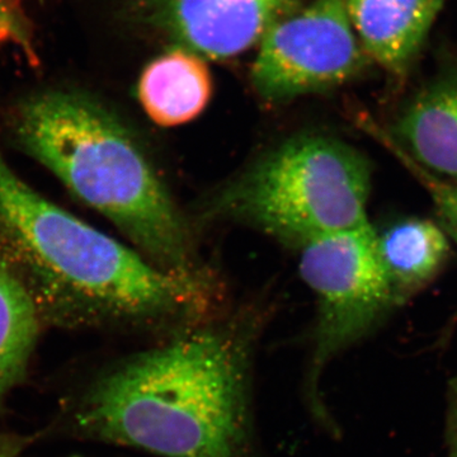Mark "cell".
<instances>
[{"label": "cell", "instance_id": "obj_4", "mask_svg": "<svg viewBox=\"0 0 457 457\" xmlns=\"http://www.w3.org/2000/svg\"><path fill=\"white\" fill-rule=\"evenodd\" d=\"M371 167L356 147L326 134L290 137L219 188L206 215L249 225L296 245L370 227Z\"/></svg>", "mask_w": 457, "mask_h": 457}, {"label": "cell", "instance_id": "obj_9", "mask_svg": "<svg viewBox=\"0 0 457 457\" xmlns=\"http://www.w3.org/2000/svg\"><path fill=\"white\" fill-rule=\"evenodd\" d=\"M137 97L147 117L162 128L196 120L212 97V77L203 56L185 47L167 51L146 65Z\"/></svg>", "mask_w": 457, "mask_h": 457}, {"label": "cell", "instance_id": "obj_5", "mask_svg": "<svg viewBox=\"0 0 457 457\" xmlns=\"http://www.w3.org/2000/svg\"><path fill=\"white\" fill-rule=\"evenodd\" d=\"M300 275L315 295L317 321L306 371V402L329 426L320 378L328 363L368 335L395 305L370 227L318 237L300 246Z\"/></svg>", "mask_w": 457, "mask_h": 457}, {"label": "cell", "instance_id": "obj_7", "mask_svg": "<svg viewBox=\"0 0 457 457\" xmlns=\"http://www.w3.org/2000/svg\"><path fill=\"white\" fill-rule=\"evenodd\" d=\"M299 0H144L149 17L200 56L225 59L262 41Z\"/></svg>", "mask_w": 457, "mask_h": 457}, {"label": "cell", "instance_id": "obj_8", "mask_svg": "<svg viewBox=\"0 0 457 457\" xmlns=\"http://www.w3.org/2000/svg\"><path fill=\"white\" fill-rule=\"evenodd\" d=\"M345 4L368 59L403 78L425 46L444 0H345Z\"/></svg>", "mask_w": 457, "mask_h": 457}, {"label": "cell", "instance_id": "obj_3", "mask_svg": "<svg viewBox=\"0 0 457 457\" xmlns=\"http://www.w3.org/2000/svg\"><path fill=\"white\" fill-rule=\"evenodd\" d=\"M23 152L125 234L141 254L182 275L204 272L189 225L140 141L79 93L54 90L23 102L12 120Z\"/></svg>", "mask_w": 457, "mask_h": 457}, {"label": "cell", "instance_id": "obj_2", "mask_svg": "<svg viewBox=\"0 0 457 457\" xmlns=\"http://www.w3.org/2000/svg\"><path fill=\"white\" fill-rule=\"evenodd\" d=\"M0 260L41 321L183 329L209 320L215 286L182 275L41 196L0 150Z\"/></svg>", "mask_w": 457, "mask_h": 457}, {"label": "cell", "instance_id": "obj_10", "mask_svg": "<svg viewBox=\"0 0 457 457\" xmlns=\"http://www.w3.org/2000/svg\"><path fill=\"white\" fill-rule=\"evenodd\" d=\"M375 246L394 302L402 305L437 278L449 260L451 240L438 222L411 218L375 231Z\"/></svg>", "mask_w": 457, "mask_h": 457}, {"label": "cell", "instance_id": "obj_13", "mask_svg": "<svg viewBox=\"0 0 457 457\" xmlns=\"http://www.w3.org/2000/svg\"><path fill=\"white\" fill-rule=\"evenodd\" d=\"M370 134L378 143L383 144L387 150L400 162V164L420 182L425 188L429 198H431L436 213H437L438 224L444 228L449 236L451 242L457 245V182L441 179L420 167L411 155L399 145L398 141L394 139L389 131L371 126L369 129Z\"/></svg>", "mask_w": 457, "mask_h": 457}, {"label": "cell", "instance_id": "obj_14", "mask_svg": "<svg viewBox=\"0 0 457 457\" xmlns=\"http://www.w3.org/2000/svg\"><path fill=\"white\" fill-rule=\"evenodd\" d=\"M0 41L25 44L22 27L9 0H0Z\"/></svg>", "mask_w": 457, "mask_h": 457}, {"label": "cell", "instance_id": "obj_15", "mask_svg": "<svg viewBox=\"0 0 457 457\" xmlns=\"http://www.w3.org/2000/svg\"><path fill=\"white\" fill-rule=\"evenodd\" d=\"M20 447V445H0V457H13Z\"/></svg>", "mask_w": 457, "mask_h": 457}, {"label": "cell", "instance_id": "obj_11", "mask_svg": "<svg viewBox=\"0 0 457 457\" xmlns=\"http://www.w3.org/2000/svg\"><path fill=\"white\" fill-rule=\"evenodd\" d=\"M390 135L420 167L457 182V82L418 96Z\"/></svg>", "mask_w": 457, "mask_h": 457}, {"label": "cell", "instance_id": "obj_6", "mask_svg": "<svg viewBox=\"0 0 457 457\" xmlns=\"http://www.w3.org/2000/svg\"><path fill=\"white\" fill-rule=\"evenodd\" d=\"M366 60L345 0H314L264 35L252 83L262 99L278 104L341 86Z\"/></svg>", "mask_w": 457, "mask_h": 457}, {"label": "cell", "instance_id": "obj_12", "mask_svg": "<svg viewBox=\"0 0 457 457\" xmlns=\"http://www.w3.org/2000/svg\"><path fill=\"white\" fill-rule=\"evenodd\" d=\"M41 323L25 288L0 260V404L25 375Z\"/></svg>", "mask_w": 457, "mask_h": 457}, {"label": "cell", "instance_id": "obj_1", "mask_svg": "<svg viewBox=\"0 0 457 457\" xmlns=\"http://www.w3.org/2000/svg\"><path fill=\"white\" fill-rule=\"evenodd\" d=\"M254 314L177 330L99 376L75 414L89 437L159 457H257Z\"/></svg>", "mask_w": 457, "mask_h": 457}]
</instances>
